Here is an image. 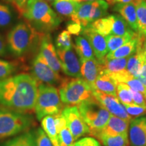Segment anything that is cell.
<instances>
[{
    "mask_svg": "<svg viewBox=\"0 0 146 146\" xmlns=\"http://www.w3.org/2000/svg\"><path fill=\"white\" fill-rule=\"evenodd\" d=\"M142 50H143V54L146 58V36L144 37L143 43H142Z\"/></svg>",
    "mask_w": 146,
    "mask_h": 146,
    "instance_id": "46",
    "label": "cell"
},
{
    "mask_svg": "<svg viewBox=\"0 0 146 146\" xmlns=\"http://www.w3.org/2000/svg\"><path fill=\"white\" fill-rule=\"evenodd\" d=\"M61 113L65 118L67 127L72 133L74 141L89 134V127L83 120L76 106H67L64 108Z\"/></svg>",
    "mask_w": 146,
    "mask_h": 146,
    "instance_id": "8",
    "label": "cell"
},
{
    "mask_svg": "<svg viewBox=\"0 0 146 146\" xmlns=\"http://www.w3.org/2000/svg\"><path fill=\"white\" fill-rule=\"evenodd\" d=\"M140 0H114V3H136L139 1Z\"/></svg>",
    "mask_w": 146,
    "mask_h": 146,
    "instance_id": "45",
    "label": "cell"
},
{
    "mask_svg": "<svg viewBox=\"0 0 146 146\" xmlns=\"http://www.w3.org/2000/svg\"><path fill=\"white\" fill-rule=\"evenodd\" d=\"M136 33L132 31L127 33L123 35H109L106 36L107 41L108 52H112L116 50V49L119 48L120 47L123 46L127 42H129L136 35Z\"/></svg>",
    "mask_w": 146,
    "mask_h": 146,
    "instance_id": "26",
    "label": "cell"
},
{
    "mask_svg": "<svg viewBox=\"0 0 146 146\" xmlns=\"http://www.w3.org/2000/svg\"><path fill=\"white\" fill-rule=\"evenodd\" d=\"M16 71L17 66L15 63L0 59V80L12 76Z\"/></svg>",
    "mask_w": 146,
    "mask_h": 146,
    "instance_id": "36",
    "label": "cell"
},
{
    "mask_svg": "<svg viewBox=\"0 0 146 146\" xmlns=\"http://www.w3.org/2000/svg\"><path fill=\"white\" fill-rule=\"evenodd\" d=\"M72 146H102L99 141L94 137H86L73 143Z\"/></svg>",
    "mask_w": 146,
    "mask_h": 146,
    "instance_id": "39",
    "label": "cell"
},
{
    "mask_svg": "<svg viewBox=\"0 0 146 146\" xmlns=\"http://www.w3.org/2000/svg\"><path fill=\"white\" fill-rule=\"evenodd\" d=\"M102 66V74H110L126 70L128 58L106 59L99 60Z\"/></svg>",
    "mask_w": 146,
    "mask_h": 146,
    "instance_id": "24",
    "label": "cell"
},
{
    "mask_svg": "<svg viewBox=\"0 0 146 146\" xmlns=\"http://www.w3.org/2000/svg\"><path fill=\"white\" fill-rule=\"evenodd\" d=\"M93 95L97 101L99 102L100 104L103 106L111 114L129 121L132 120V117L127 112L125 107L118 100L117 97L97 90H93Z\"/></svg>",
    "mask_w": 146,
    "mask_h": 146,
    "instance_id": "11",
    "label": "cell"
},
{
    "mask_svg": "<svg viewBox=\"0 0 146 146\" xmlns=\"http://www.w3.org/2000/svg\"><path fill=\"white\" fill-rule=\"evenodd\" d=\"M131 91H132L133 100L134 104L138 106H146V100L143 94L138 92V91H133L132 89H131Z\"/></svg>",
    "mask_w": 146,
    "mask_h": 146,
    "instance_id": "41",
    "label": "cell"
},
{
    "mask_svg": "<svg viewBox=\"0 0 146 146\" xmlns=\"http://www.w3.org/2000/svg\"><path fill=\"white\" fill-rule=\"evenodd\" d=\"M58 50H68L72 48L73 45L71 35L68 31H63L58 35L56 41Z\"/></svg>",
    "mask_w": 146,
    "mask_h": 146,
    "instance_id": "35",
    "label": "cell"
},
{
    "mask_svg": "<svg viewBox=\"0 0 146 146\" xmlns=\"http://www.w3.org/2000/svg\"><path fill=\"white\" fill-rule=\"evenodd\" d=\"M23 16L34 29L48 33L59 26L62 20L44 0H29Z\"/></svg>",
    "mask_w": 146,
    "mask_h": 146,
    "instance_id": "2",
    "label": "cell"
},
{
    "mask_svg": "<svg viewBox=\"0 0 146 146\" xmlns=\"http://www.w3.org/2000/svg\"><path fill=\"white\" fill-rule=\"evenodd\" d=\"M116 83H122L127 85L133 91L141 93L145 97L146 100V89L137 78L131 74L127 70H124L118 72L108 74Z\"/></svg>",
    "mask_w": 146,
    "mask_h": 146,
    "instance_id": "16",
    "label": "cell"
},
{
    "mask_svg": "<svg viewBox=\"0 0 146 146\" xmlns=\"http://www.w3.org/2000/svg\"><path fill=\"white\" fill-rule=\"evenodd\" d=\"M59 94L62 102L68 106H77L94 97L91 87L82 78L62 81Z\"/></svg>",
    "mask_w": 146,
    "mask_h": 146,
    "instance_id": "7",
    "label": "cell"
},
{
    "mask_svg": "<svg viewBox=\"0 0 146 146\" xmlns=\"http://www.w3.org/2000/svg\"><path fill=\"white\" fill-rule=\"evenodd\" d=\"M38 85L26 73L0 80V106L23 112L34 110Z\"/></svg>",
    "mask_w": 146,
    "mask_h": 146,
    "instance_id": "1",
    "label": "cell"
},
{
    "mask_svg": "<svg viewBox=\"0 0 146 146\" xmlns=\"http://www.w3.org/2000/svg\"><path fill=\"white\" fill-rule=\"evenodd\" d=\"M41 128L52 141L53 146H59L57 129L54 116H47L41 120Z\"/></svg>",
    "mask_w": 146,
    "mask_h": 146,
    "instance_id": "27",
    "label": "cell"
},
{
    "mask_svg": "<svg viewBox=\"0 0 146 146\" xmlns=\"http://www.w3.org/2000/svg\"><path fill=\"white\" fill-rule=\"evenodd\" d=\"M0 146H36L35 132L25 131L0 144Z\"/></svg>",
    "mask_w": 146,
    "mask_h": 146,
    "instance_id": "23",
    "label": "cell"
},
{
    "mask_svg": "<svg viewBox=\"0 0 146 146\" xmlns=\"http://www.w3.org/2000/svg\"><path fill=\"white\" fill-rule=\"evenodd\" d=\"M81 64V77L92 87L95 81L102 73V64L96 58L83 60Z\"/></svg>",
    "mask_w": 146,
    "mask_h": 146,
    "instance_id": "15",
    "label": "cell"
},
{
    "mask_svg": "<svg viewBox=\"0 0 146 146\" xmlns=\"http://www.w3.org/2000/svg\"><path fill=\"white\" fill-rule=\"evenodd\" d=\"M36 146H53L52 141L42 128H38L35 132Z\"/></svg>",
    "mask_w": 146,
    "mask_h": 146,
    "instance_id": "38",
    "label": "cell"
},
{
    "mask_svg": "<svg viewBox=\"0 0 146 146\" xmlns=\"http://www.w3.org/2000/svg\"><path fill=\"white\" fill-rule=\"evenodd\" d=\"M84 30V28L78 23L71 22L67 26V31L70 33V35H79L82 33Z\"/></svg>",
    "mask_w": 146,
    "mask_h": 146,
    "instance_id": "40",
    "label": "cell"
},
{
    "mask_svg": "<svg viewBox=\"0 0 146 146\" xmlns=\"http://www.w3.org/2000/svg\"><path fill=\"white\" fill-rule=\"evenodd\" d=\"M116 97L121 104H133L131 89L125 83H116Z\"/></svg>",
    "mask_w": 146,
    "mask_h": 146,
    "instance_id": "33",
    "label": "cell"
},
{
    "mask_svg": "<svg viewBox=\"0 0 146 146\" xmlns=\"http://www.w3.org/2000/svg\"><path fill=\"white\" fill-rule=\"evenodd\" d=\"M31 72L32 76L36 81L41 82V83L54 85L62 82L59 73L52 70L39 53L33 60Z\"/></svg>",
    "mask_w": 146,
    "mask_h": 146,
    "instance_id": "9",
    "label": "cell"
},
{
    "mask_svg": "<svg viewBox=\"0 0 146 146\" xmlns=\"http://www.w3.org/2000/svg\"><path fill=\"white\" fill-rule=\"evenodd\" d=\"M74 47L80 61L95 58L92 47L85 36L78 35L76 36Z\"/></svg>",
    "mask_w": 146,
    "mask_h": 146,
    "instance_id": "25",
    "label": "cell"
},
{
    "mask_svg": "<svg viewBox=\"0 0 146 146\" xmlns=\"http://www.w3.org/2000/svg\"><path fill=\"white\" fill-rule=\"evenodd\" d=\"M10 1L12 4L15 5L17 10L23 14L29 0H10Z\"/></svg>",
    "mask_w": 146,
    "mask_h": 146,
    "instance_id": "42",
    "label": "cell"
},
{
    "mask_svg": "<svg viewBox=\"0 0 146 146\" xmlns=\"http://www.w3.org/2000/svg\"><path fill=\"white\" fill-rule=\"evenodd\" d=\"M106 1H107L108 3L110 5L114 4V0H106Z\"/></svg>",
    "mask_w": 146,
    "mask_h": 146,
    "instance_id": "48",
    "label": "cell"
},
{
    "mask_svg": "<svg viewBox=\"0 0 146 146\" xmlns=\"http://www.w3.org/2000/svg\"><path fill=\"white\" fill-rule=\"evenodd\" d=\"M104 146H129V139L128 133L107 135L100 134L97 137Z\"/></svg>",
    "mask_w": 146,
    "mask_h": 146,
    "instance_id": "28",
    "label": "cell"
},
{
    "mask_svg": "<svg viewBox=\"0 0 146 146\" xmlns=\"http://www.w3.org/2000/svg\"><path fill=\"white\" fill-rule=\"evenodd\" d=\"M88 27L102 35L108 36L112 34V18L110 16L100 18L91 23Z\"/></svg>",
    "mask_w": 146,
    "mask_h": 146,
    "instance_id": "30",
    "label": "cell"
},
{
    "mask_svg": "<svg viewBox=\"0 0 146 146\" xmlns=\"http://www.w3.org/2000/svg\"><path fill=\"white\" fill-rule=\"evenodd\" d=\"M91 88L116 97V83L108 74H100Z\"/></svg>",
    "mask_w": 146,
    "mask_h": 146,
    "instance_id": "21",
    "label": "cell"
},
{
    "mask_svg": "<svg viewBox=\"0 0 146 146\" xmlns=\"http://www.w3.org/2000/svg\"><path fill=\"white\" fill-rule=\"evenodd\" d=\"M57 129L59 146H70L74 142V138L67 127L65 118L62 113L54 116Z\"/></svg>",
    "mask_w": 146,
    "mask_h": 146,
    "instance_id": "20",
    "label": "cell"
},
{
    "mask_svg": "<svg viewBox=\"0 0 146 146\" xmlns=\"http://www.w3.org/2000/svg\"><path fill=\"white\" fill-rule=\"evenodd\" d=\"M33 119L30 114L0 107V142L30 129Z\"/></svg>",
    "mask_w": 146,
    "mask_h": 146,
    "instance_id": "3",
    "label": "cell"
},
{
    "mask_svg": "<svg viewBox=\"0 0 146 146\" xmlns=\"http://www.w3.org/2000/svg\"><path fill=\"white\" fill-rule=\"evenodd\" d=\"M109 4L105 0H96L94 1V9L91 15V23L107 15Z\"/></svg>",
    "mask_w": 146,
    "mask_h": 146,
    "instance_id": "34",
    "label": "cell"
},
{
    "mask_svg": "<svg viewBox=\"0 0 146 146\" xmlns=\"http://www.w3.org/2000/svg\"><path fill=\"white\" fill-rule=\"evenodd\" d=\"M78 3H81V2H89V1H94L96 0H74Z\"/></svg>",
    "mask_w": 146,
    "mask_h": 146,
    "instance_id": "47",
    "label": "cell"
},
{
    "mask_svg": "<svg viewBox=\"0 0 146 146\" xmlns=\"http://www.w3.org/2000/svg\"><path fill=\"white\" fill-rule=\"evenodd\" d=\"M138 43V35H136L132 39L130 40L123 46L116 49L112 52L108 53L106 59H114V58H129L134 54L137 50Z\"/></svg>",
    "mask_w": 146,
    "mask_h": 146,
    "instance_id": "22",
    "label": "cell"
},
{
    "mask_svg": "<svg viewBox=\"0 0 146 146\" xmlns=\"http://www.w3.org/2000/svg\"><path fill=\"white\" fill-rule=\"evenodd\" d=\"M56 52L59 58L61 70L66 75L72 78H81V64L73 48L68 50H58Z\"/></svg>",
    "mask_w": 146,
    "mask_h": 146,
    "instance_id": "10",
    "label": "cell"
},
{
    "mask_svg": "<svg viewBox=\"0 0 146 146\" xmlns=\"http://www.w3.org/2000/svg\"><path fill=\"white\" fill-rule=\"evenodd\" d=\"M78 3L74 0H54L53 7L60 15L71 17L75 12Z\"/></svg>",
    "mask_w": 146,
    "mask_h": 146,
    "instance_id": "29",
    "label": "cell"
},
{
    "mask_svg": "<svg viewBox=\"0 0 146 146\" xmlns=\"http://www.w3.org/2000/svg\"><path fill=\"white\" fill-rule=\"evenodd\" d=\"M137 78L139 80L140 82L143 84V86L146 89V58L143 62V66H142L141 72H140Z\"/></svg>",
    "mask_w": 146,
    "mask_h": 146,
    "instance_id": "43",
    "label": "cell"
},
{
    "mask_svg": "<svg viewBox=\"0 0 146 146\" xmlns=\"http://www.w3.org/2000/svg\"><path fill=\"white\" fill-rule=\"evenodd\" d=\"M13 20L12 10L8 5L0 2V28H5Z\"/></svg>",
    "mask_w": 146,
    "mask_h": 146,
    "instance_id": "37",
    "label": "cell"
},
{
    "mask_svg": "<svg viewBox=\"0 0 146 146\" xmlns=\"http://www.w3.org/2000/svg\"><path fill=\"white\" fill-rule=\"evenodd\" d=\"M112 21V34L115 35H123L127 33L132 31V29L125 21V20L118 14L110 15Z\"/></svg>",
    "mask_w": 146,
    "mask_h": 146,
    "instance_id": "31",
    "label": "cell"
},
{
    "mask_svg": "<svg viewBox=\"0 0 146 146\" xmlns=\"http://www.w3.org/2000/svg\"><path fill=\"white\" fill-rule=\"evenodd\" d=\"M59 91L53 85L40 83L38 85L34 110L38 120L47 116H56L63 110Z\"/></svg>",
    "mask_w": 146,
    "mask_h": 146,
    "instance_id": "4",
    "label": "cell"
},
{
    "mask_svg": "<svg viewBox=\"0 0 146 146\" xmlns=\"http://www.w3.org/2000/svg\"><path fill=\"white\" fill-rule=\"evenodd\" d=\"M129 136L131 146H146V116L131 120Z\"/></svg>",
    "mask_w": 146,
    "mask_h": 146,
    "instance_id": "14",
    "label": "cell"
},
{
    "mask_svg": "<svg viewBox=\"0 0 146 146\" xmlns=\"http://www.w3.org/2000/svg\"><path fill=\"white\" fill-rule=\"evenodd\" d=\"M8 49L7 43L3 36L0 35V56H5L8 54Z\"/></svg>",
    "mask_w": 146,
    "mask_h": 146,
    "instance_id": "44",
    "label": "cell"
},
{
    "mask_svg": "<svg viewBox=\"0 0 146 146\" xmlns=\"http://www.w3.org/2000/svg\"><path fill=\"white\" fill-rule=\"evenodd\" d=\"M82 34L90 43L96 59L98 60L104 59L108 53L106 36L98 33L89 27L84 29Z\"/></svg>",
    "mask_w": 146,
    "mask_h": 146,
    "instance_id": "13",
    "label": "cell"
},
{
    "mask_svg": "<svg viewBox=\"0 0 146 146\" xmlns=\"http://www.w3.org/2000/svg\"><path fill=\"white\" fill-rule=\"evenodd\" d=\"M76 106L89 127V135L97 137L106 125L111 114L94 97Z\"/></svg>",
    "mask_w": 146,
    "mask_h": 146,
    "instance_id": "6",
    "label": "cell"
},
{
    "mask_svg": "<svg viewBox=\"0 0 146 146\" xmlns=\"http://www.w3.org/2000/svg\"><path fill=\"white\" fill-rule=\"evenodd\" d=\"M44 1H46V2H54V0H44Z\"/></svg>",
    "mask_w": 146,
    "mask_h": 146,
    "instance_id": "49",
    "label": "cell"
},
{
    "mask_svg": "<svg viewBox=\"0 0 146 146\" xmlns=\"http://www.w3.org/2000/svg\"><path fill=\"white\" fill-rule=\"evenodd\" d=\"M70 146H72V145H70Z\"/></svg>",
    "mask_w": 146,
    "mask_h": 146,
    "instance_id": "50",
    "label": "cell"
},
{
    "mask_svg": "<svg viewBox=\"0 0 146 146\" xmlns=\"http://www.w3.org/2000/svg\"><path fill=\"white\" fill-rule=\"evenodd\" d=\"M39 54L44 58L53 70L59 73L61 70V64L56 52V49L53 44L50 34L46 33L42 36L40 43Z\"/></svg>",
    "mask_w": 146,
    "mask_h": 146,
    "instance_id": "12",
    "label": "cell"
},
{
    "mask_svg": "<svg viewBox=\"0 0 146 146\" xmlns=\"http://www.w3.org/2000/svg\"><path fill=\"white\" fill-rule=\"evenodd\" d=\"M130 122L131 121H129V120H124L123 118L111 114L106 125L102 129L99 135H116L128 133Z\"/></svg>",
    "mask_w": 146,
    "mask_h": 146,
    "instance_id": "19",
    "label": "cell"
},
{
    "mask_svg": "<svg viewBox=\"0 0 146 146\" xmlns=\"http://www.w3.org/2000/svg\"><path fill=\"white\" fill-rule=\"evenodd\" d=\"M94 9V1L78 3L74 13L71 16V21L78 23L85 29L91 23V18Z\"/></svg>",
    "mask_w": 146,
    "mask_h": 146,
    "instance_id": "18",
    "label": "cell"
},
{
    "mask_svg": "<svg viewBox=\"0 0 146 146\" xmlns=\"http://www.w3.org/2000/svg\"><path fill=\"white\" fill-rule=\"evenodd\" d=\"M115 12H118L125 21L128 23L133 31L138 33L137 18L136 4L134 3H118L114 5Z\"/></svg>",
    "mask_w": 146,
    "mask_h": 146,
    "instance_id": "17",
    "label": "cell"
},
{
    "mask_svg": "<svg viewBox=\"0 0 146 146\" xmlns=\"http://www.w3.org/2000/svg\"><path fill=\"white\" fill-rule=\"evenodd\" d=\"M35 29L25 23L15 25L7 36L8 51L16 57H21L29 52L36 42Z\"/></svg>",
    "mask_w": 146,
    "mask_h": 146,
    "instance_id": "5",
    "label": "cell"
},
{
    "mask_svg": "<svg viewBox=\"0 0 146 146\" xmlns=\"http://www.w3.org/2000/svg\"><path fill=\"white\" fill-rule=\"evenodd\" d=\"M138 33L146 36V0H140L136 3Z\"/></svg>",
    "mask_w": 146,
    "mask_h": 146,
    "instance_id": "32",
    "label": "cell"
}]
</instances>
